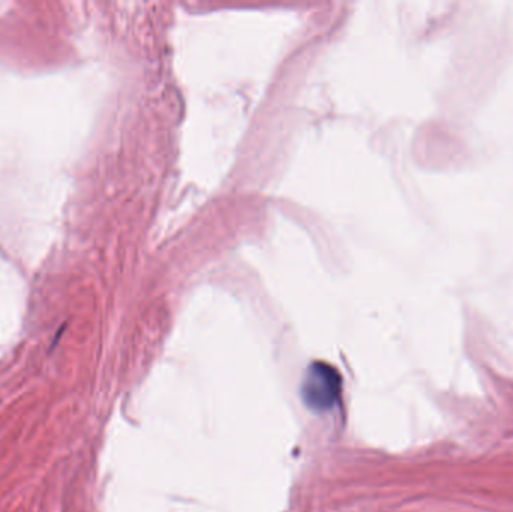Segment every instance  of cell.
Instances as JSON below:
<instances>
[{"mask_svg":"<svg viewBox=\"0 0 513 512\" xmlns=\"http://www.w3.org/2000/svg\"><path fill=\"white\" fill-rule=\"evenodd\" d=\"M303 400L314 411H327L340 400L341 377L332 365L312 364L303 381Z\"/></svg>","mask_w":513,"mask_h":512,"instance_id":"cell-1","label":"cell"}]
</instances>
